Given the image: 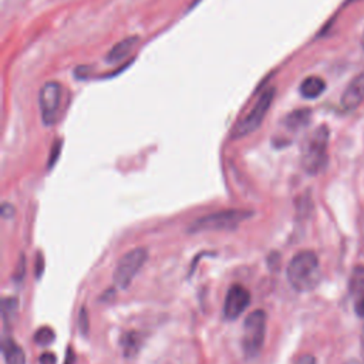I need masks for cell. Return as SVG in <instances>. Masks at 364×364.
I'll return each mask as SVG.
<instances>
[{
    "label": "cell",
    "instance_id": "11",
    "mask_svg": "<svg viewBox=\"0 0 364 364\" xmlns=\"http://www.w3.org/2000/svg\"><path fill=\"white\" fill-rule=\"evenodd\" d=\"M136 43H138L136 36H129V37L122 38L121 41H118L117 44H114L111 47V50L105 55V61L108 64H117V63L125 60L131 54V51L136 46Z\"/></svg>",
    "mask_w": 364,
    "mask_h": 364
},
{
    "label": "cell",
    "instance_id": "17",
    "mask_svg": "<svg viewBox=\"0 0 364 364\" xmlns=\"http://www.w3.org/2000/svg\"><path fill=\"white\" fill-rule=\"evenodd\" d=\"M17 307H18L17 299H14V297H7V299L3 300L1 311H3V320H4V324H6V326H7V324L13 320V317L16 316Z\"/></svg>",
    "mask_w": 364,
    "mask_h": 364
},
{
    "label": "cell",
    "instance_id": "23",
    "mask_svg": "<svg viewBox=\"0 0 364 364\" xmlns=\"http://www.w3.org/2000/svg\"><path fill=\"white\" fill-rule=\"evenodd\" d=\"M74 363H75V354H74L73 348L68 347L67 351H65V361H64V364H74Z\"/></svg>",
    "mask_w": 364,
    "mask_h": 364
},
{
    "label": "cell",
    "instance_id": "2",
    "mask_svg": "<svg viewBox=\"0 0 364 364\" xmlns=\"http://www.w3.org/2000/svg\"><path fill=\"white\" fill-rule=\"evenodd\" d=\"M328 136V128L320 125L304 141L301 148V166L307 173L316 175L327 165Z\"/></svg>",
    "mask_w": 364,
    "mask_h": 364
},
{
    "label": "cell",
    "instance_id": "12",
    "mask_svg": "<svg viewBox=\"0 0 364 364\" xmlns=\"http://www.w3.org/2000/svg\"><path fill=\"white\" fill-rule=\"evenodd\" d=\"M1 353L6 364H26V354L23 348L11 337H4Z\"/></svg>",
    "mask_w": 364,
    "mask_h": 364
},
{
    "label": "cell",
    "instance_id": "10",
    "mask_svg": "<svg viewBox=\"0 0 364 364\" xmlns=\"http://www.w3.org/2000/svg\"><path fill=\"white\" fill-rule=\"evenodd\" d=\"M350 296L353 299L354 311L357 316L364 317V266L354 267L350 279Z\"/></svg>",
    "mask_w": 364,
    "mask_h": 364
},
{
    "label": "cell",
    "instance_id": "9",
    "mask_svg": "<svg viewBox=\"0 0 364 364\" xmlns=\"http://www.w3.org/2000/svg\"><path fill=\"white\" fill-rule=\"evenodd\" d=\"M364 100V71L357 74L341 95V107L346 111L355 109Z\"/></svg>",
    "mask_w": 364,
    "mask_h": 364
},
{
    "label": "cell",
    "instance_id": "24",
    "mask_svg": "<svg viewBox=\"0 0 364 364\" xmlns=\"http://www.w3.org/2000/svg\"><path fill=\"white\" fill-rule=\"evenodd\" d=\"M1 213H3V216H7L9 213H10V215H13V208H11L10 205L4 203V205H3V210H1Z\"/></svg>",
    "mask_w": 364,
    "mask_h": 364
},
{
    "label": "cell",
    "instance_id": "18",
    "mask_svg": "<svg viewBox=\"0 0 364 364\" xmlns=\"http://www.w3.org/2000/svg\"><path fill=\"white\" fill-rule=\"evenodd\" d=\"M78 330L81 331L82 336H87L88 333V316H87L85 307H81L78 313Z\"/></svg>",
    "mask_w": 364,
    "mask_h": 364
},
{
    "label": "cell",
    "instance_id": "15",
    "mask_svg": "<svg viewBox=\"0 0 364 364\" xmlns=\"http://www.w3.org/2000/svg\"><path fill=\"white\" fill-rule=\"evenodd\" d=\"M309 118H310V111L309 109H297V111L290 112L286 117L284 124L289 129L296 131V129L304 127L309 122Z\"/></svg>",
    "mask_w": 364,
    "mask_h": 364
},
{
    "label": "cell",
    "instance_id": "19",
    "mask_svg": "<svg viewBox=\"0 0 364 364\" xmlns=\"http://www.w3.org/2000/svg\"><path fill=\"white\" fill-rule=\"evenodd\" d=\"M60 151H61V141H55V144H54V146H53V151H51V155H50V159H48V168H50V169L54 166L55 161L58 159Z\"/></svg>",
    "mask_w": 364,
    "mask_h": 364
},
{
    "label": "cell",
    "instance_id": "4",
    "mask_svg": "<svg viewBox=\"0 0 364 364\" xmlns=\"http://www.w3.org/2000/svg\"><path fill=\"white\" fill-rule=\"evenodd\" d=\"M267 316L263 310H253L243 323L242 348L247 357H255L260 353L264 344Z\"/></svg>",
    "mask_w": 364,
    "mask_h": 364
},
{
    "label": "cell",
    "instance_id": "16",
    "mask_svg": "<svg viewBox=\"0 0 364 364\" xmlns=\"http://www.w3.org/2000/svg\"><path fill=\"white\" fill-rule=\"evenodd\" d=\"M33 338H34L36 344H38L41 347H47V346H50L54 341L55 333H54V330L51 327L43 326V327L37 328V331L34 333Z\"/></svg>",
    "mask_w": 364,
    "mask_h": 364
},
{
    "label": "cell",
    "instance_id": "6",
    "mask_svg": "<svg viewBox=\"0 0 364 364\" xmlns=\"http://www.w3.org/2000/svg\"><path fill=\"white\" fill-rule=\"evenodd\" d=\"M148 259V252L145 247H135L129 252H127L118 262L112 274L114 283L119 289H127L135 274L141 270L144 263Z\"/></svg>",
    "mask_w": 364,
    "mask_h": 364
},
{
    "label": "cell",
    "instance_id": "22",
    "mask_svg": "<svg viewBox=\"0 0 364 364\" xmlns=\"http://www.w3.org/2000/svg\"><path fill=\"white\" fill-rule=\"evenodd\" d=\"M296 364H316V358L310 354H303L297 358Z\"/></svg>",
    "mask_w": 364,
    "mask_h": 364
},
{
    "label": "cell",
    "instance_id": "26",
    "mask_svg": "<svg viewBox=\"0 0 364 364\" xmlns=\"http://www.w3.org/2000/svg\"><path fill=\"white\" fill-rule=\"evenodd\" d=\"M361 43H363V46H364V36H363V38H361Z\"/></svg>",
    "mask_w": 364,
    "mask_h": 364
},
{
    "label": "cell",
    "instance_id": "3",
    "mask_svg": "<svg viewBox=\"0 0 364 364\" xmlns=\"http://www.w3.org/2000/svg\"><path fill=\"white\" fill-rule=\"evenodd\" d=\"M253 212L245 209H225L215 213L205 215L196 219L189 228V233L200 232H213V230H233L242 222L252 218Z\"/></svg>",
    "mask_w": 364,
    "mask_h": 364
},
{
    "label": "cell",
    "instance_id": "25",
    "mask_svg": "<svg viewBox=\"0 0 364 364\" xmlns=\"http://www.w3.org/2000/svg\"><path fill=\"white\" fill-rule=\"evenodd\" d=\"M361 347H363V357H364V327H363V333H361Z\"/></svg>",
    "mask_w": 364,
    "mask_h": 364
},
{
    "label": "cell",
    "instance_id": "21",
    "mask_svg": "<svg viewBox=\"0 0 364 364\" xmlns=\"http://www.w3.org/2000/svg\"><path fill=\"white\" fill-rule=\"evenodd\" d=\"M57 360H55V355L53 353H44L40 355V364H55Z\"/></svg>",
    "mask_w": 364,
    "mask_h": 364
},
{
    "label": "cell",
    "instance_id": "20",
    "mask_svg": "<svg viewBox=\"0 0 364 364\" xmlns=\"http://www.w3.org/2000/svg\"><path fill=\"white\" fill-rule=\"evenodd\" d=\"M43 270H44V259H43L41 253H38V255H37V260H36V277H37V279L41 277Z\"/></svg>",
    "mask_w": 364,
    "mask_h": 364
},
{
    "label": "cell",
    "instance_id": "7",
    "mask_svg": "<svg viewBox=\"0 0 364 364\" xmlns=\"http://www.w3.org/2000/svg\"><path fill=\"white\" fill-rule=\"evenodd\" d=\"M61 102V85L55 81H48L40 88L38 105L43 124L50 127L57 121Z\"/></svg>",
    "mask_w": 364,
    "mask_h": 364
},
{
    "label": "cell",
    "instance_id": "5",
    "mask_svg": "<svg viewBox=\"0 0 364 364\" xmlns=\"http://www.w3.org/2000/svg\"><path fill=\"white\" fill-rule=\"evenodd\" d=\"M276 90L273 87L264 90L260 97L257 98V101L255 102L253 108L233 127L232 129V138L237 139V138H243L252 132H255L260 124L263 122L272 102L274 98Z\"/></svg>",
    "mask_w": 364,
    "mask_h": 364
},
{
    "label": "cell",
    "instance_id": "8",
    "mask_svg": "<svg viewBox=\"0 0 364 364\" xmlns=\"http://www.w3.org/2000/svg\"><path fill=\"white\" fill-rule=\"evenodd\" d=\"M250 293L242 284H232L223 303V316L228 320L237 318L249 306Z\"/></svg>",
    "mask_w": 364,
    "mask_h": 364
},
{
    "label": "cell",
    "instance_id": "1",
    "mask_svg": "<svg viewBox=\"0 0 364 364\" xmlns=\"http://www.w3.org/2000/svg\"><path fill=\"white\" fill-rule=\"evenodd\" d=\"M287 280L297 291H310L320 282L318 257L313 250L297 252L287 264Z\"/></svg>",
    "mask_w": 364,
    "mask_h": 364
},
{
    "label": "cell",
    "instance_id": "14",
    "mask_svg": "<svg viewBox=\"0 0 364 364\" xmlns=\"http://www.w3.org/2000/svg\"><path fill=\"white\" fill-rule=\"evenodd\" d=\"M121 347L125 357H132L141 347V337L136 331H128L121 338Z\"/></svg>",
    "mask_w": 364,
    "mask_h": 364
},
{
    "label": "cell",
    "instance_id": "13",
    "mask_svg": "<svg viewBox=\"0 0 364 364\" xmlns=\"http://www.w3.org/2000/svg\"><path fill=\"white\" fill-rule=\"evenodd\" d=\"M324 90H326L324 80L320 77H316V75L304 78L303 82L300 84V94L309 100L317 98L318 95L323 94Z\"/></svg>",
    "mask_w": 364,
    "mask_h": 364
}]
</instances>
